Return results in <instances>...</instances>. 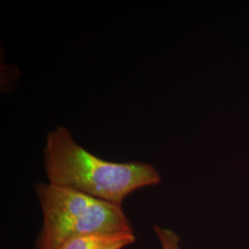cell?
Masks as SVG:
<instances>
[{
  "label": "cell",
  "mask_w": 249,
  "mask_h": 249,
  "mask_svg": "<svg viewBox=\"0 0 249 249\" xmlns=\"http://www.w3.org/2000/svg\"><path fill=\"white\" fill-rule=\"evenodd\" d=\"M44 155L49 184L114 204L122 206L134 191L160 182L151 164L103 160L82 148L63 126L47 135Z\"/></svg>",
  "instance_id": "obj_1"
},
{
  "label": "cell",
  "mask_w": 249,
  "mask_h": 249,
  "mask_svg": "<svg viewBox=\"0 0 249 249\" xmlns=\"http://www.w3.org/2000/svg\"><path fill=\"white\" fill-rule=\"evenodd\" d=\"M36 192L43 212L37 249H59L89 233L133 231L121 205L49 183L37 184Z\"/></svg>",
  "instance_id": "obj_2"
},
{
  "label": "cell",
  "mask_w": 249,
  "mask_h": 249,
  "mask_svg": "<svg viewBox=\"0 0 249 249\" xmlns=\"http://www.w3.org/2000/svg\"><path fill=\"white\" fill-rule=\"evenodd\" d=\"M135 241L133 231L98 232L75 237L59 249H123Z\"/></svg>",
  "instance_id": "obj_3"
},
{
  "label": "cell",
  "mask_w": 249,
  "mask_h": 249,
  "mask_svg": "<svg viewBox=\"0 0 249 249\" xmlns=\"http://www.w3.org/2000/svg\"><path fill=\"white\" fill-rule=\"evenodd\" d=\"M154 231L160 241L161 249H181L180 238L176 231L154 225Z\"/></svg>",
  "instance_id": "obj_4"
}]
</instances>
